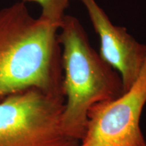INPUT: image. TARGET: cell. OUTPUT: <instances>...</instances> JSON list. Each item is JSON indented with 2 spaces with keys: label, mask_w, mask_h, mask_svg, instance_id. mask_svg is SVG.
<instances>
[{
  "label": "cell",
  "mask_w": 146,
  "mask_h": 146,
  "mask_svg": "<svg viewBox=\"0 0 146 146\" xmlns=\"http://www.w3.org/2000/svg\"><path fill=\"white\" fill-rule=\"evenodd\" d=\"M26 3L0 10V99L30 88L64 98L59 27L34 18Z\"/></svg>",
  "instance_id": "obj_1"
},
{
  "label": "cell",
  "mask_w": 146,
  "mask_h": 146,
  "mask_svg": "<svg viewBox=\"0 0 146 146\" xmlns=\"http://www.w3.org/2000/svg\"><path fill=\"white\" fill-rule=\"evenodd\" d=\"M62 47L64 108L62 127L80 141L86 132L87 114L93 106L123 93L120 74L91 46L79 20L65 14L58 31Z\"/></svg>",
  "instance_id": "obj_2"
},
{
  "label": "cell",
  "mask_w": 146,
  "mask_h": 146,
  "mask_svg": "<svg viewBox=\"0 0 146 146\" xmlns=\"http://www.w3.org/2000/svg\"><path fill=\"white\" fill-rule=\"evenodd\" d=\"M64 102L35 88L0 99V146H77L62 127Z\"/></svg>",
  "instance_id": "obj_3"
},
{
  "label": "cell",
  "mask_w": 146,
  "mask_h": 146,
  "mask_svg": "<svg viewBox=\"0 0 146 146\" xmlns=\"http://www.w3.org/2000/svg\"><path fill=\"white\" fill-rule=\"evenodd\" d=\"M146 105V56L138 78L115 99L98 103L87 114L77 146H146L140 120Z\"/></svg>",
  "instance_id": "obj_4"
},
{
  "label": "cell",
  "mask_w": 146,
  "mask_h": 146,
  "mask_svg": "<svg viewBox=\"0 0 146 146\" xmlns=\"http://www.w3.org/2000/svg\"><path fill=\"white\" fill-rule=\"evenodd\" d=\"M79 1L100 37V56L120 74L125 92L139 75L145 59L146 45L137 41L125 27L114 25L96 0Z\"/></svg>",
  "instance_id": "obj_5"
},
{
  "label": "cell",
  "mask_w": 146,
  "mask_h": 146,
  "mask_svg": "<svg viewBox=\"0 0 146 146\" xmlns=\"http://www.w3.org/2000/svg\"><path fill=\"white\" fill-rule=\"evenodd\" d=\"M25 3H38L41 8V17L59 27L72 0H23Z\"/></svg>",
  "instance_id": "obj_6"
}]
</instances>
